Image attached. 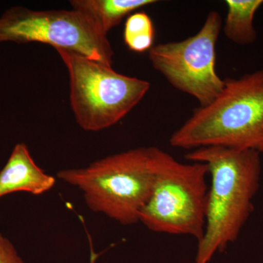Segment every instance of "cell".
Returning a JSON list of instances; mask_svg holds the SVG:
<instances>
[{
	"mask_svg": "<svg viewBox=\"0 0 263 263\" xmlns=\"http://www.w3.org/2000/svg\"><path fill=\"white\" fill-rule=\"evenodd\" d=\"M55 183V178L35 163L26 144L18 143L0 171V197L17 192L42 195L53 188Z\"/></svg>",
	"mask_w": 263,
	"mask_h": 263,
	"instance_id": "cell-8",
	"label": "cell"
},
{
	"mask_svg": "<svg viewBox=\"0 0 263 263\" xmlns=\"http://www.w3.org/2000/svg\"><path fill=\"white\" fill-rule=\"evenodd\" d=\"M95 258H96V254L91 250V263H95Z\"/></svg>",
	"mask_w": 263,
	"mask_h": 263,
	"instance_id": "cell-13",
	"label": "cell"
},
{
	"mask_svg": "<svg viewBox=\"0 0 263 263\" xmlns=\"http://www.w3.org/2000/svg\"><path fill=\"white\" fill-rule=\"evenodd\" d=\"M161 148L138 147L59 171L57 177L82 192L90 210L122 226L139 222L149 199Z\"/></svg>",
	"mask_w": 263,
	"mask_h": 263,
	"instance_id": "cell-3",
	"label": "cell"
},
{
	"mask_svg": "<svg viewBox=\"0 0 263 263\" xmlns=\"http://www.w3.org/2000/svg\"><path fill=\"white\" fill-rule=\"evenodd\" d=\"M0 263H24L14 246L0 233Z\"/></svg>",
	"mask_w": 263,
	"mask_h": 263,
	"instance_id": "cell-12",
	"label": "cell"
},
{
	"mask_svg": "<svg viewBox=\"0 0 263 263\" xmlns=\"http://www.w3.org/2000/svg\"><path fill=\"white\" fill-rule=\"evenodd\" d=\"M215 100L194 110L170 138L189 151L219 146L263 154V69L224 79Z\"/></svg>",
	"mask_w": 263,
	"mask_h": 263,
	"instance_id": "cell-2",
	"label": "cell"
},
{
	"mask_svg": "<svg viewBox=\"0 0 263 263\" xmlns=\"http://www.w3.org/2000/svg\"><path fill=\"white\" fill-rule=\"evenodd\" d=\"M41 43L112 66L114 52L107 34L74 9L31 10L14 7L0 17V43Z\"/></svg>",
	"mask_w": 263,
	"mask_h": 263,
	"instance_id": "cell-6",
	"label": "cell"
},
{
	"mask_svg": "<svg viewBox=\"0 0 263 263\" xmlns=\"http://www.w3.org/2000/svg\"><path fill=\"white\" fill-rule=\"evenodd\" d=\"M226 5L227 15L223 32L226 37L240 46L255 42L257 34L254 19L263 5V0H226Z\"/></svg>",
	"mask_w": 263,
	"mask_h": 263,
	"instance_id": "cell-10",
	"label": "cell"
},
{
	"mask_svg": "<svg viewBox=\"0 0 263 263\" xmlns=\"http://www.w3.org/2000/svg\"><path fill=\"white\" fill-rule=\"evenodd\" d=\"M208 176L205 163H184L161 149L139 222L155 233L187 235L198 242L205 229Z\"/></svg>",
	"mask_w": 263,
	"mask_h": 263,
	"instance_id": "cell-4",
	"label": "cell"
},
{
	"mask_svg": "<svg viewBox=\"0 0 263 263\" xmlns=\"http://www.w3.org/2000/svg\"><path fill=\"white\" fill-rule=\"evenodd\" d=\"M155 34L153 22L145 12H136L127 17L124 41L128 49L137 53L149 51L154 46Z\"/></svg>",
	"mask_w": 263,
	"mask_h": 263,
	"instance_id": "cell-11",
	"label": "cell"
},
{
	"mask_svg": "<svg viewBox=\"0 0 263 263\" xmlns=\"http://www.w3.org/2000/svg\"><path fill=\"white\" fill-rule=\"evenodd\" d=\"M221 29L220 14L211 11L193 36L154 45L148 51L154 68L175 89L195 98L200 106L212 103L224 87V79L216 69V44Z\"/></svg>",
	"mask_w": 263,
	"mask_h": 263,
	"instance_id": "cell-7",
	"label": "cell"
},
{
	"mask_svg": "<svg viewBox=\"0 0 263 263\" xmlns=\"http://www.w3.org/2000/svg\"><path fill=\"white\" fill-rule=\"evenodd\" d=\"M57 51L68 71L71 108L84 130L98 132L115 125L150 89L148 81L123 75L112 66L76 52Z\"/></svg>",
	"mask_w": 263,
	"mask_h": 263,
	"instance_id": "cell-5",
	"label": "cell"
},
{
	"mask_svg": "<svg viewBox=\"0 0 263 263\" xmlns=\"http://www.w3.org/2000/svg\"><path fill=\"white\" fill-rule=\"evenodd\" d=\"M260 155L253 151L209 146L185 156L190 162L206 164L212 180L195 263H210L216 253L238 239L254 210L262 171Z\"/></svg>",
	"mask_w": 263,
	"mask_h": 263,
	"instance_id": "cell-1",
	"label": "cell"
},
{
	"mask_svg": "<svg viewBox=\"0 0 263 263\" xmlns=\"http://www.w3.org/2000/svg\"><path fill=\"white\" fill-rule=\"evenodd\" d=\"M155 0H72V9L86 15L97 28L108 34L126 16L137 10L155 4Z\"/></svg>",
	"mask_w": 263,
	"mask_h": 263,
	"instance_id": "cell-9",
	"label": "cell"
}]
</instances>
